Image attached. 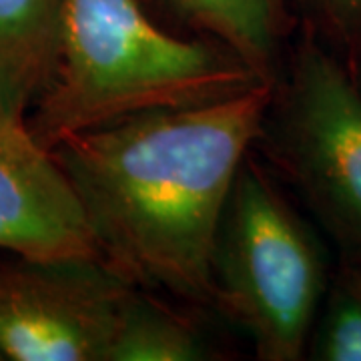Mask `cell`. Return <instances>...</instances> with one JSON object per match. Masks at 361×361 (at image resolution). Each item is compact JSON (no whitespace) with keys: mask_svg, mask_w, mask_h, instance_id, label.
<instances>
[{"mask_svg":"<svg viewBox=\"0 0 361 361\" xmlns=\"http://www.w3.org/2000/svg\"><path fill=\"white\" fill-rule=\"evenodd\" d=\"M271 85L211 103L129 116L71 135L52 155L106 265L185 297L213 293V257Z\"/></svg>","mask_w":361,"mask_h":361,"instance_id":"obj_1","label":"cell"},{"mask_svg":"<svg viewBox=\"0 0 361 361\" xmlns=\"http://www.w3.org/2000/svg\"><path fill=\"white\" fill-rule=\"evenodd\" d=\"M257 77L229 49L167 35L137 0H65L56 68L26 125L51 151L129 116L241 92Z\"/></svg>","mask_w":361,"mask_h":361,"instance_id":"obj_2","label":"cell"},{"mask_svg":"<svg viewBox=\"0 0 361 361\" xmlns=\"http://www.w3.org/2000/svg\"><path fill=\"white\" fill-rule=\"evenodd\" d=\"M213 293L245 327L261 360L303 355L323 293L319 247L251 163L239 169L221 221Z\"/></svg>","mask_w":361,"mask_h":361,"instance_id":"obj_3","label":"cell"},{"mask_svg":"<svg viewBox=\"0 0 361 361\" xmlns=\"http://www.w3.org/2000/svg\"><path fill=\"white\" fill-rule=\"evenodd\" d=\"M127 281L103 259L0 261V357L109 361Z\"/></svg>","mask_w":361,"mask_h":361,"instance_id":"obj_4","label":"cell"},{"mask_svg":"<svg viewBox=\"0 0 361 361\" xmlns=\"http://www.w3.org/2000/svg\"><path fill=\"white\" fill-rule=\"evenodd\" d=\"M285 165L323 221L361 251V90L322 47L297 52L279 118Z\"/></svg>","mask_w":361,"mask_h":361,"instance_id":"obj_5","label":"cell"},{"mask_svg":"<svg viewBox=\"0 0 361 361\" xmlns=\"http://www.w3.org/2000/svg\"><path fill=\"white\" fill-rule=\"evenodd\" d=\"M0 249L25 259H103L78 197L26 118L0 113Z\"/></svg>","mask_w":361,"mask_h":361,"instance_id":"obj_6","label":"cell"},{"mask_svg":"<svg viewBox=\"0 0 361 361\" xmlns=\"http://www.w3.org/2000/svg\"><path fill=\"white\" fill-rule=\"evenodd\" d=\"M65 0H0V113L26 118L51 85Z\"/></svg>","mask_w":361,"mask_h":361,"instance_id":"obj_7","label":"cell"},{"mask_svg":"<svg viewBox=\"0 0 361 361\" xmlns=\"http://www.w3.org/2000/svg\"><path fill=\"white\" fill-rule=\"evenodd\" d=\"M205 357L203 337L191 323L135 291L130 293L109 361H197Z\"/></svg>","mask_w":361,"mask_h":361,"instance_id":"obj_8","label":"cell"},{"mask_svg":"<svg viewBox=\"0 0 361 361\" xmlns=\"http://www.w3.org/2000/svg\"><path fill=\"white\" fill-rule=\"evenodd\" d=\"M261 75L275 51V0H171Z\"/></svg>","mask_w":361,"mask_h":361,"instance_id":"obj_9","label":"cell"},{"mask_svg":"<svg viewBox=\"0 0 361 361\" xmlns=\"http://www.w3.org/2000/svg\"><path fill=\"white\" fill-rule=\"evenodd\" d=\"M313 327V360L361 361V269L357 265L343 271L329 289L319 322Z\"/></svg>","mask_w":361,"mask_h":361,"instance_id":"obj_10","label":"cell"},{"mask_svg":"<svg viewBox=\"0 0 361 361\" xmlns=\"http://www.w3.org/2000/svg\"><path fill=\"white\" fill-rule=\"evenodd\" d=\"M337 23L345 26L361 25V0H323Z\"/></svg>","mask_w":361,"mask_h":361,"instance_id":"obj_11","label":"cell"},{"mask_svg":"<svg viewBox=\"0 0 361 361\" xmlns=\"http://www.w3.org/2000/svg\"><path fill=\"white\" fill-rule=\"evenodd\" d=\"M355 257H357V267L361 269V251H355Z\"/></svg>","mask_w":361,"mask_h":361,"instance_id":"obj_12","label":"cell"},{"mask_svg":"<svg viewBox=\"0 0 361 361\" xmlns=\"http://www.w3.org/2000/svg\"><path fill=\"white\" fill-rule=\"evenodd\" d=\"M0 361H2V357H0Z\"/></svg>","mask_w":361,"mask_h":361,"instance_id":"obj_13","label":"cell"}]
</instances>
